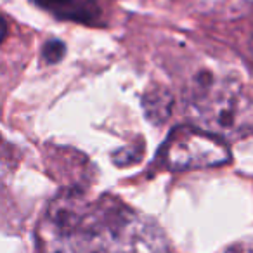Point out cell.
Listing matches in <instances>:
<instances>
[{
    "label": "cell",
    "instance_id": "1",
    "mask_svg": "<svg viewBox=\"0 0 253 253\" xmlns=\"http://www.w3.org/2000/svg\"><path fill=\"white\" fill-rule=\"evenodd\" d=\"M82 253H172L163 231L118 198L102 196L88 207Z\"/></svg>",
    "mask_w": 253,
    "mask_h": 253
},
{
    "label": "cell",
    "instance_id": "2",
    "mask_svg": "<svg viewBox=\"0 0 253 253\" xmlns=\"http://www.w3.org/2000/svg\"><path fill=\"white\" fill-rule=\"evenodd\" d=\"M187 109L200 128L218 137H239L253 130V97L236 82L215 80L201 71L194 78Z\"/></svg>",
    "mask_w": 253,
    "mask_h": 253
},
{
    "label": "cell",
    "instance_id": "3",
    "mask_svg": "<svg viewBox=\"0 0 253 253\" xmlns=\"http://www.w3.org/2000/svg\"><path fill=\"white\" fill-rule=\"evenodd\" d=\"M162 160L173 172L213 169L229 163L231 153L222 137L198 126H177L167 137Z\"/></svg>",
    "mask_w": 253,
    "mask_h": 253
},
{
    "label": "cell",
    "instance_id": "4",
    "mask_svg": "<svg viewBox=\"0 0 253 253\" xmlns=\"http://www.w3.org/2000/svg\"><path fill=\"white\" fill-rule=\"evenodd\" d=\"M88 207L78 186H68L50 201L40 225L50 253H82V231Z\"/></svg>",
    "mask_w": 253,
    "mask_h": 253
},
{
    "label": "cell",
    "instance_id": "5",
    "mask_svg": "<svg viewBox=\"0 0 253 253\" xmlns=\"http://www.w3.org/2000/svg\"><path fill=\"white\" fill-rule=\"evenodd\" d=\"M40 7L59 19L95 26L101 23V7L97 0H35Z\"/></svg>",
    "mask_w": 253,
    "mask_h": 253
},
{
    "label": "cell",
    "instance_id": "6",
    "mask_svg": "<svg viewBox=\"0 0 253 253\" xmlns=\"http://www.w3.org/2000/svg\"><path fill=\"white\" fill-rule=\"evenodd\" d=\"M142 108L153 123L162 125L170 118L173 108V95L167 88H149L142 97Z\"/></svg>",
    "mask_w": 253,
    "mask_h": 253
},
{
    "label": "cell",
    "instance_id": "7",
    "mask_svg": "<svg viewBox=\"0 0 253 253\" xmlns=\"http://www.w3.org/2000/svg\"><path fill=\"white\" fill-rule=\"evenodd\" d=\"M64 54H66V45L57 39L49 40V42H45L42 47V57L47 64L59 63L64 57Z\"/></svg>",
    "mask_w": 253,
    "mask_h": 253
},
{
    "label": "cell",
    "instance_id": "8",
    "mask_svg": "<svg viewBox=\"0 0 253 253\" xmlns=\"http://www.w3.org/2000/svg\"><path fill=\"white\" fill-rule=\"evenodd\" d=\"M227 253H253V248L252 246H234Z\"/></svg>",
    "mask_w": 253,
    "mask_h": 253
}]
</instances>
